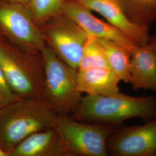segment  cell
I'll return each instance as SVG.
<instances>
[{
  "instance_id": "8",
  "label": "cell",
  "mask_w": 156,
  "mask_h": 156,
  "mask_svg": "<svg viewBox=\"0 0 156 156\" xmlns=\"http://www.w3.org/2000/svg\"><path fill=\"white\" fill-rule=\"evenodd\" d=\"M107 149L113 156H156V117L141 126L114 129Z\"/></svg>"
},
{
  "instance_id": "16",
  "label": "cell",
  "mask_w": 156,
  "mask_h": 156,
  "mask_svg": "<svg viewBox=\"0 0 156 156\" xmlns=\"http://www.w3.org/2000/svg\"><path fill=\"white\" fill-rule=\"evenodd\" d=\"M65 0H30L27 8L35 23L41 27L61 13Z\"/></svg>"
},
{
  "instance_id": "7",
  "label": "cell",
  "mask_w": 156,
  "mask_h": 156,
  "mask_svg": "<svg viewBox=\"0 0 156 156\" xmlns=\"http://www.w3.org/2000/svg\"><path fill=\"white\" fill-rule=\"evenodd\" d=\"M40 27L46 45L63 62L78 69L88 34L62 12Z\"/></svg>"
},
{
  "instance_id": "20",
  "label": "cell",
  "mask_w": 156,
  "mask_h": 156,
  "mask_svg": "<svg viewBox=\"0 0 156 156\" xmlns=\"http://www.w3.org/2000/svg\"><path fill=\"white\" fill-rule=\"evenodd\" d=\"M0 156H9L8 154L0 147Z\"/></svg>"
},
{
  "instance_id": "18",
  "label": "cell",
  "mask_w": 156,
  "mask_h": 156,
  "mask_svg": "<svg viewBox=\"0 0 156 156\" xmlns=\"http://www.w3.org/2000/svg\"><path fill=\"white\" fill-rule=\"evenodd\" d=\"M20 98L12 89L0 67V108Z\"/></svg>"
},
{
  "instance_id": "6",
  "label": "cell",
  "mask_w": 156,
  "mask_h": 156,
  "mask_svg": "<svg viewBox=\"0 0 156 156\" xmlns=\"http://www.w3.org/2000/svg\"><path fill=\"white\" fill-rule=\"evenodd\" d=\"M0 33L16 46L30 53H40L46 45L41 27L27 6L22 4L0 2Z\"/></svg>"
},
{
  "instance_id": "5",
  "label": "cell",
  "mask_w": 156,
  "mask_h": 156,
  "mask_svg": "<svg viewBox=\"0 0 156 156\" xmlns=\"http://www.w3.org/2000/svg\"><path fill=\"white\" fill-rule=\"evenodd\" d=\"M68 156H108L107 144L114 129L59 115L55 126Z\"/></svg>"
},
{
  "instance_id": "19",
  "label": "cell",
  "mask_w": 156,
  "mask_h": 156,
  "mask_svg": "<svg viewBox=\"0 0 156 156\" xmlns=\"http://www.w3.org/2000/svg\"><path fill=\"white\" fill-rule=\"evenodd\" d=\"M4 1H7V2H13V3H17L20 4H22L24 5H27L30 0H2Z\"/></svg>"
},
{
  "instance_id": "4",
  "label": "cell",
  "mask_w": 156,
  "mask_h": 156,
  "mask_svg": "<svg viewBox=\"0 0 156 156\" xmlns=\"http://www.w3.org/2000/svg\"><path fill=\"white\" fill-rule=\"evenodd\" d=\"M41 53L45 67L43 98L59 115L73 113L82 97L77 88L78 69L63 62L47 45Z\"/></svg>"
},
{
  "instance_id": "2",
  "label": "cell",
  "mask_w": 156,
  "mask_h": 156,
  "mask_svg": "<svg viewBox=\"0 0 156 156\" xmlns=\"http://www.w3.org/2000/svg\"><path fill=\"white\" fill-rule=\"evenodd\" d=\"M156 117V97H134L120 92L109 95L82 96L73 118L82 121L119 125L127 119Z\"/></svg>"
},
{
  "instance_id": "17",
  "label": "cell",
  "mask_w": 156,
  "mask_h": 156,
  "mask_svg": "<svg viewBox=\"0 0 156 156\" xmlns=\"http://www.w3.org/2000/svg\"><path fill=\"white\" fill-rule=\"evenodd\" d=\"M94 67L109 68L105 54L97 39L89 36L84 47L78 70Z\"/></svg>"
},
{
  "instance_id": "1",
  "label": "cell",
  "mask_w": 156,
  "mask_h": 156,
  "mask_svg": "<svg viewBox=\"0 0 156 156\" xmlns=\"http://www.w3.org/2000/svg\"><path fill=\"white\" fill-rule=\"evenodd\" d=\"M58 113L42 98H20L0 108V147L9 154L28 136L56 126Z\"/></svg>"
},
{
  "instance_id": "15",
  "label": "cell",
  "mask_w": 156,
  "mask_h": 156,
  "mask_svg": "<svg viewBox=\"0 0 156 156\" xmlns=\"http://www.w3.org/2000/svg\"><path fill=\"white\" fill-rule=\"evenodd\" d=\"M133 22L149 27L156 19V0H117Z\"/></svg>"
},
{
  "instance_id": "9",
  "label": "cell",
  "mask_w": 156,
  "mask_h": 156,
  "mask_svg": "<svg viewBox=\"0 0 156 156\" xmlns=\"http://www.w3.org/2000/svg\"><path fill=\"white\" fill-rule=\"evenodd\" d=\"M61 12L77 23L90 37L113 41L131 53L136 46L116 28L95 16L90 9L75 0H65Z\"/></svg>"
},
{
  "instance_id": "11",
  "label": "cell",
  "mask_w": 156,
  "mask_h": 156,
  "mask_svg": "<svg viewBox=\"0 0 156 156\" xmlns=\"http://www.w3.org/2000/svg\"><path fill=\"white\" fill-rule=\"evenodd\" d=\"M129 83L135 90L156 93V37L144 45L135 46L131 53Z\"/></svg>"
},
{
  "instance_id": "3",
  "label": "cell",
  "mask_w": 156,
  "mask_h": 156,
  "mask_svg": "<svg viewBox=\"0 0 156 156\" xmlns=\"http://www.w3.org/2000/svg\"><path fill=\"white\" fill-rule=\"evenodd\" d=\"M0 67L19 97L43 98L45 67L41 53L28 52L0 41Z\"/></svg>"
},
{
  "instance_id": "10",
  "label": "cell",
  "mask_w": 156,
  "mask_h": 156,
  "mask_svg": "<svg viewBox=\"0 0 156 156\" xmlns=\"http://www.w3.org/2000/svg\"><path fill=\"white\" fill-rule=\"evenodd\" d=\"M103 17L106 22L116 28L135 45L146 44L151 39L148 26H141L131 20L123 11L117 0H75Z\"/></svg>"
},
{
  "instance_id": "14",
  "label": "cell",
  "mask_w": 156,
  "mask_h": 156,
  "mask_svg": "<svg viewBox=\"0 0 156 156\" xmlns=\"http://www.w3.org/2000/svg\"><path fill=\"white\" fill-rule=\"evenodd\" d=\"M104 50L109 67L120 81L129 83L131 52L116 42L106 39H97Z\"/></svg>"
},
{
  "instance_id": "13",
  "label": "cell",
  "mask_w": 156,
  "mask_h": 156,
  "mask_svg": "<svg viewBox=\"0 0 156 156\" xmlns=\"http://www.w3.org/2000/svg\"><path fill=\"white\" fill-rule=\"evenodd\" d=\"M120 82L109 68L94 67L78 70L77 88L82 94L109 95L120 92Z\"/></svg>"
},
{
  "instance_id": "12",
  "label": "cell",
  "mask_w": 156,
  "mask_h": 156,
  "mask_svg": "<svg viewBox=\"0 0 156 156\" xmlns=\"http://www.w3.org/2000/svg\"><path fill=\"white\" fill-rule=\"evenodd\" d=\"M9 156H68L55 127L39 131L23 140Z\"/></svg>"
}]
</instances>
